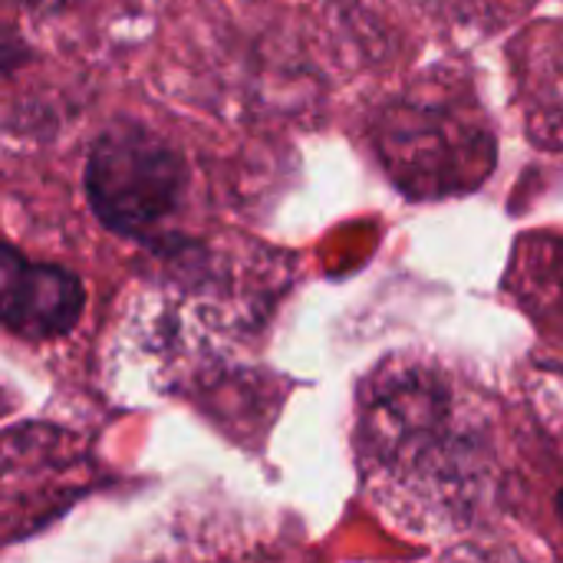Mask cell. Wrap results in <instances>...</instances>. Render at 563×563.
<instances>
[{
    "instance_id": "cell-1",
    "label": "cell",
    "mask_w": 563,
    "mask_h": 563,
    "mask_svg": "<svg viewBox=\"0 0 563 563\" xmlns=\"http://www.w3.org/2000/svg\"><path fill=\"white\" fill-rule=\"evenodd\" d=\"M185 191V162L139 125L109 129L86 162V195L99 221L119 234H145Z\"/></svg>"
},
{
    "instance_id": "cell-2",
    "label": "cell",
    "mask_w": 563,
    "mask_h": 563,
    "mask_svg": "<svg viewBox=\"0 0 563 563\" xmlns=\"http://www.w3.org/2000/svg\"><path fill=\"white\" fill-rule=\"evenodd\" d=\"M3 323L20 336L66 333L82 310V284L49 264H30L3 251Z\"/></svg>"
},
{
    "instance_id": "cell-3",
    "label": "cell",
    "mask_w": 563,
    "mask_h": 563,
    "mask_svg": "<svg viewBox=\"0 0 563 563\" xmlns=\"http://www.w3.org/2000/svg\"><path fill=\"white\" fill-rule=\"evenodd\" d=\"M23 7H33V10H59V7H69L76 0H20Z\"/></svg>"
},
{
    "instance_id": "cell-4",
    "label": "cell",
    "mask_w": 563,
    "mask_h": 563,
    "mask_svg": "<svg viewBox=\"0 0 563 563\" xmlns=\"http://www.w3.org/2000/svg\"><path fill=\"white\" fill-rule=\"evenodd\" d=\"M558 505H561V515H563V492H561V498H558Z\"/></svg>"
}]
</instances>
